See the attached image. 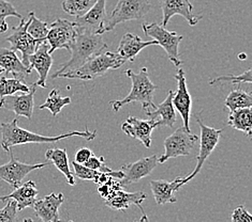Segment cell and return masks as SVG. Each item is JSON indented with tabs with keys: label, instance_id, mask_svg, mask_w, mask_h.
<instances>
[{
	"label": "cell",
	"instance_id": "cell-28",
	"mask_svg": "<svg viewBox=\"0 0 252 222\" xmlns=\"http://www.w3.org/2000/svg\"><path fill=\"white\" fill-rule=\"evenodd\" d=\"M71 104V98L65 97L63 98L57 89H53L47 97L45 103L39 107L40 110L47 109L50 110L54 117H56L59 112L62 111L63 108Z\"/></svg>",
	"mask_w": 252,
	"mask_h": 222
},
{
	"label": "cell",
	"instance_id": "cell-27",
	"mask_svg": "<svg viewBox=\"0 0 252 222\" xmlns=\"http://www.w3.org/2000/svg\"><path fill=\"white\" fill-rule=\"evenodd\" d=\"M45 158L47 160L52 161V164L55 165L57 169L63 174L65 179H67V183L70 186L75 185L74 175L72 174V171L70 170V167H69V159H68L67 149H65V148H50V149H47L46 153H45Z\"/></svg>",
	"mask_w": 252,
	"mask_h": 222
},
{
	"label": "cell",
	"instance_id": "cell-22",
	"mask_svg": "<svg viewBox=\"0 0 252 222\" xmlns=\"http://www.w3.org/2000/svg\"><path fill=\"white\" fill-rule=\"evenodd\" d=\"M153 45H158V43L155 40L143 41L139 35L127 32L124 34V37L121 40L117 53L122 58H124L126 61L133 62L140 51L146 49V47Z\"/></svg>",
	"mask_w": 252,
	"mask_h": 222
},
{
	"label": "cell",
	"instance_id": "cell-24",
	"mask_svg": "<svg viewBox=\"0 0 252 222\" xmlns=\"http://www.w3.org/2000/svg\"><path fill=\"white\" fill-rule=\"evenodd\" d=\"M182 176H178L172 182L166 181H152L151 188L156 203L158 205H164V204H174L176 203L177 199L175 197L176 191L182 188Z\"/></svg>",
	"mask_w": 252,
	"mask_h": 222
},
{
	"label": "cell",
	"instance_id": "cell-38",
	"mask_svg": "<svg viewBox=\"0 0 252 222\" xmlns=\"http://www.w3.org/2000/svg\"><path fill=\"white\" fill-rule=\"evenodd\" d=\"M83 165H85L86 167L91 168V169L99 171V172H112L113 171L105 165L104 157H97V156H94V155L91 156L86 163H84Z\"/></svg>",
	"mask_w": 252,
	"mask_h": 222
},
{
	"label": "cell",
	"instance_id": "cell-34",
	"mask_svg": "<svg viewBox=\"0 0 252 222\" xmlns=\"http://www.w3.org/2000/svg\"><path fill=\"white\" fill-rule=\"evenodd\" d=\"M232 82L233 85H241L243 82L248 83V85H251L252 82V76H251V69L249 68L247 71H245L242 75H229V76H220V77H216L214 79L209 80V85H217V83H222V82Z\"/></svg>",
	"mask_w": 252,
	"mask_h": 222
},
{
	"label": "cell",
	"instance_id": "cell-39",
	"mask_svg": "<svg viewBox=\"0 0 252 222\" xmlns=\"http://www.w3.org/2000/svg\"><path fill=\"white\" fill-rule=\"evenodd\" d=\"M231 220L233 222H252V216L244 205H239L234 209Z\"/></svg>",
	"mask_w": 252,
	"mask_h": 222
},
{
	"label": "cell",
	"instance_id": "cell-6",
	"mask_svg": "<svg viewBox=\"0 0 252 222\" xmlns=\"http://www.w3.org/2000/svg\"><path fill=\"white\" fill-rule=\"evenodd\" d=\"M143 31L145 32L147 37L157 42L158 45H160L166 51L169 60L175 67H181L183 61L179 57L178 46L184 39L183 35L174 31H169L161 24L157 23H144Z\"/></svg>",
	"mask_w": 252,
	"mask_h": 222
},
{
	"label": "cell",
	"instance_id": "cell-17",
	"mask_svg": "<svg viewBox=\"0 0 252 222\" xmlns=\"http://www.w3.org/2000/svg\"><path fill=\"white\" fill-rule=\"evenodd\" d=\"M175 79L177 80V83H178V89H177L176 94L173 95V105L183 119L184 127L188 131H191L190 113H191L192 99H191V95L188 91L187 81H186V75L183 69H178L177 74L175 75Z\"/></svg>",
	"mask_w": 252,
	"mask_h": 222
},
{
	"label": "cell",
	"instance_id": "cell-7",
	"mask_svg": "<svg viewBox=\"0 0 252 222\" xmlns=\"http://www.w3.org/2000/svg\"><path fill=\"white\" fill-rule=\"evenodd\" d=\"M199 139V136L188 131L184 126L178 127L164 140V154L158 157V164H164L179 156H189Z\"/></svg>",
	"mask_w": 252,
	"mask_h": 222
},
{
	"label": "cell",
	"instance_id": "cell-32",
	"mask_svg": "<svg viewBox=\"0 0 252 222\" xmlns=\"http://www.w3.org/2000/svg\"><path fill=\"white\" fill-rule=\"evenodd\" d=\"M97 0H64L63 9L71 16H82L91 9Z\"/></svg>",
	"mask_w": 252,
	"mask_h": 222
},
{
	"label": "cell",
	"instance_id": "cell-10",
	"mask_svg": "<svg viewBox=\"0 0 252 222\" xmlns=\"http://www.w3.org/2000/svg\"><path fill=\"white\" fill-rule=\"evenodd\" d=\"M29 24V20L26 21L23 17L19 25L13 28V31L5 38V41H8L11 44V49L14 51H21L22 52V62L28 68V58L34 52V50L38 49L40 44L46 41H39L33 39L31 34L27 32V26ZM29 69V68H28Z\"/></svg>",
	"mask_w": 252,
	"mask_h": 222
},
{
	"label": "cell",
	"instance_id": "cell-40",
	"mask_svg": "<svg viewBox=\"0 0 252 222\" xmlns=\"http://www.w3.org/2000/svg\"><path fill=\"white\" fill-rule=\"evenodd\" d=\"M93 155H94V153L91 148H82L75 153V160L74 161H76V163H79V164H84V163H86L88 158Z\"/></svg>",
	"mask_w": 252,
	"mask_h": 222
},
{
	"label": "cell",
	"instance_id": "cell-11",
	"mask_svg": "<svg viewBox=\"0 0 252 222\" xmlns=\"http://www.w3.org/2000/svg\"><path fill=\"white\" fill-rule=\"evenodd\" d=\"M10 155V160L9 163L0 166V179H2L5 183H8L12 188H16L22 184L23 179L25 178L29 173L42 169V168L50 166L52 163H42V164H34V165H29V164H24L21 163L20 160H17L13 152H12V148L7 151Z\"/></svg>",
	"mask_w": 252,
	"mask_h": 222
},
{
	"label": "cell",
	"instance_id": "cell-13",
	"mask_svg": "<svg viewBox=\"0 0 252 222\" xmlns=\"http://www.w3.org/2000/svg\"><path fill=\"white\" fill-rule=\"evenodd\" d=\"M28 92H22V94H11L0 99V108L13 111L16 117H25L32 120L34 108V93L37 90V83L29 86Z\"/></svg>",
	"mask_w": 252,
	"mask_h": 222
},
{
	"label": "cell",
	"instance_id": "cell-2",
	"mask_svg": "<svg viewBox=\"0 0 252 222\" xmlns=\"http://www.w3.org/2000/svg\"><path fill=\"white\" fill-rule=\"evenodd\" d=\"M106 49L107 44L102 38V34L77 31L75 40L70 49V60L59 67V70L53 75V78L55 79L59 75L76 70L89 58L104 51Z\"/></svg>",
	"mask_w": 252,
	"mask_h": 222
},
{
	"label": "cell",
	"instance_id": "cell-35",
	"mask_svg": "<svg viewBox=\"0 0 252 222\" xmlns=\"http://www.w3.org/2000/svg\"><path fill=\"white\" fill-rule=\"evenodd\" d=\"M72 166H73L75 176L79 177L80 179H83V181H94L97 178L98 174L100 173L99 171L93 170L85 165L76 163V161H73Z\"/></svg>",
	"mask_w": 252,
	"mask_h": 222
},
{
	"label": "cell",
	"instance_id": "cell-41",
	"mask_svg": "<svg viewBox=\"0 0 252 222\" xmlns=\"http://www.w3.org/2000/svg\"><path fill=\"white\" fill-rule=\"evenodd\" d=\"M2 72H3V71H2V69H0V74H1V73H2Z\"/></svg>",
	"mask_w": 252,
	"mask_h": 222
},
{
	"label": "cell",
	"instance_id": "cell-36",
	"mask_svg": "<svg viewBox=\"0 0 252 222\" xmlns=\"http://www.w3.org/2000/svg\"><path fill=\"white\" fill-rule=\"evenodd\" d=\"M5 202V206L0 209V222H14L17 220V204L13 199Z\"/></svg>",
	"mask_w": 252,
	"mask_h": 222
},
{
	"label": "cell",
	"instance_id": "cell-25",
	"mask_svg": "<svg viewBox=\"0 0 252 222\" xmlns=\"http://www.w3.org/2000/svg\"><path fill=\"white\" fill-rule=\"evenodd\" d=\"M173 95L174 92L170 90L166 99L160 105L156 106L154 109L145 111L146 115L153 120H157V118H160V120H158L159 127H161V126L174 127V125L176 123L177 117L175 107L173 105Z\"/></svg>",
	"mask_w": 252,
	"mask_h": 222
},
{
	"label": "cell",
	"instance_id": "cell-18",
	"mask_svg": "<svg viewBox=\"0 0 252 222\" xmlns=\"http://www.w3.org/2000/svg\"><path fill=\"white\" fill-rule=\"evenodd\" d=\"M49 44L46 42H43L38 46V49L34 50L32 55L28 58V68L31 71L35 70L38 73L39 79L35 81V83L41 88H46V79L53 65V58L49 52Z\"/></svg>",
	"mask_w": 252,
	"mask_h": 222
},
{
	"label": "cell",
	"instance_id": "cell-26",
	"mask_svg": "<svg viewBox=\"0 0 252 222\" xmlns=\"http://www.w3.org/2000/svg\"><path fill=\"white\" fill-rule=\"evenodd\" d=\"M227 125L230 127L241 130L247 137H252V110L251 107L239 108L233 111H230Z\"/></svg>",
	"mask_w": 252,
	"mask_h": 222
},
{
	"label": "cell",
	"instance_id": "cell-14",
	"mask_svg": "<svg viewBox=\"0 0 252 222\" xmlns=\"http://www.w3.org/2000/svg\"><path fill=\"white\" fill-rule=\"evenodd\" d=\"M162 24L165 27L174 15H181L189 23L190 26H195L202 20V14H195L193 5L190 0H161Z\"/></svg>",
	"mask_w": 252,
	"mask_h": 222
},
{
	"label": "cell",
	"instance_id": "cell-30",
	"mask_svg": "<svg viewBox=\"0 0 252 222\" xmlns=\"http://www.w3.org/2000/svg\"><path fill=\"white\" fill-rule=\"evenodd\" d=\"M29 89L31 87L17 78H8L7 76L0 77V99L17 92H28Z\"/></svg>",
	"mask_w": 252,
	"mask_h": 222
},
{
	"label": "cell",
	"instance_id": "cell-21",
	"mask_svg": "<svg viewBox=\"0 0 252 222\" xmlns=\"http://www.w3.org/2000/svg\"><path fill=\"white\" fill-rule=\"evenodd\" d=\"M0 69H2L5 76L12 75L13 78L23 81L32 73V71L17 57L16 52L11 49H0Z\"/></svg>",
	"mask_w": 252,
	"mask_h": 222
},
{
	"label": "cell",
	"instance_id": "cell-8",
	"mask_svg": "<svg viewBox=\"0 0 252 222\" xmlns=\"http://www.w3.org/2000/svg\"><path fill=\"white\" fill-rule=\"evenodd\" d=\"M196 122L201 128V146H200L199 155L196 156L197 163H196L194 171L191 174H189L187 177L183 178L182 186L190 182L191 179H193L197 174H199V172L202 170L204 163H205L206 159L209 157V155L213 153L216 147L218 146L220 137L222 133H223V129H217L205 125L197 116H196Z\"/></svg>",
	"mask_w": 252,
	"mask_h": 222
},
{
	"label": "cell",
	"instance_id": "cell-23",
	"mask_svg": "<svg viewBox=\"0 0 252 222\" xmlns=\"http://www.w3.org/2000/svg\"><path fill=\"white\" fill-rule=\"evenodd\" d=\"M39 194L37 185L33 181H28L21 184L19 187L14 188V190L8 196L0 197V201L5 202L10 199L15 200L17 204V211H23L27 207H32L34 202L37 201V196Z\"/></svg>",
	"mask_w": 252,
	"mask_h": 222
},
{
	"label": "cell",
	"instance_id": "cell-1",
	"mask_svg": "<svg viewBox=\"0 0 252 222\" xmlns=\"http://www.w3.org/2000/svg\"><path fill=\"white\" fill-rule=\"evenodd\" d=\"M19 117H15L13 121L10 123H2L0 125V133H1V148L5 152L16 146L27 145V143H53L59 140L67 139L70 137H82L88 141L94 140L97 136V131L89 130L87 127L84 131H70L67 134H62L55 137H47L32 133L27 129H24L17 125Z\"/></svg>",
	"mask_w": 252,
	"mask_h": 222
},
{
	"label": "cell",
	"instance_id": "cell-12",
	"mask_svg": "<svg viewBox=\"0 0 252 222\" xmlns=\"http://www.w3.org/2000/svg\"><path fill=\"white\" fill-rule=\"evenodd\" d=\"M105 5L106 0H97L85 14L77 16L73 22L77 31L103 34L104 25L107 21Z\"/></svg>",
	"mask_w": 252,
	"mask_h": 222
},
{
	"label": "cell",
	"instance_id": "cell-20",
	"mask_svg": "<svg viewBox=\"0 0 252 222\" xmlns=\"http://www.w3.org/2000/svg\"><path fill=\"white\" fill-rule=\"evenodd\" d=\"M64 201L63 194H51L45 196L42 200H37L33 204V211L35 216L43 222H58L59 207Z\"/></svg>",
	"mask_w": 252,
	"mask_h": 222
},
{
	"label": "cell",
	"instance_id": "cell-29",
	"mask_svg": "<svg viewBox=\"0 0 252 222\" xmlns=\"http://www.w3.org/2000/svg\"><path fill=\"white\" fill-rule=\"evenodd\" d=\"M252 106V97L250 92L244 91L241 89L233 90L225 99V107L229 108L230 111L239 108H246Z\"/></svg>",
	"mask_w": 252,
	"mask_h": 222
},
{
	"label": "cell",
	"instance_id": "cell-9",
	"mask_svg": "<svg viewBox=\"0 0 252 222\" xmlns=\"http://www.w3.org/2000/svg\"><path fill=\"white\" fill-rule=\"evenodd\" d=\"M76 34L77 30L73 22L64 19H57L49 26V32L46 35V42L50 45L49 52L52 55L55 50L62 49L70 51Z\"/></svg>",
	"mask_w": 252,
	"mask_h": 222
},
{
	"label": "cell",
	"instance_id": "cell-16",
	"mask_svg": "<svg viewBox=\"0 0 252 222\" xmlns=\"http://www.w3.org/2000/svg\"><path fill=\"white\" fill-rule=\"evenodd\" d=\"M158 166V156L152 155L144 157L132 164H126L122 168L124 176L119 179L123 187L140 182L142 178L151 175L155 168Z\"/></svg>",
	"mask_w": 252,
	"mask_h": 222
},
{
	"label": "cell",
	"instance_id": "cell-19",
	"mask_svg": "<svg viewBox=\"0 0 252 222\" xmlns=\"http://www.w3.org/2000/svg\"><path fill=\"white\" fill-rule=\"evenodd\" d=\"M146 200V194L142 193V191H136V193H127L125 191L124 188L118 189L105 199V205L112 209H115V211H125V209L129 208L131 204H134L137 207L141 209L143 214L142 220H148L146 217V214L144 212L142 207V203Z\"/></svg>",
	"mask_w": 252,
	"mask_h": 222
},
{
	"label": "cell",
	"instance_id": "cell-3",
	"mask_svg": "<svg viewBox=\"0 0 252 222\" xmlns=\"http://www.w3.org/2000/svg\"><path fill=\"white\" fill-rule=\"evenodd\" d=\"M125 74L132 81L130 93L123 99L111 101L113 111L117 112L122 107L130 103H141L144 111L154 109V94L158 87L151 80L146 68H142L139 73H134L132 70H127Z\"/></svg>",
	"mask_w": 252,
	"mask_h": 222
},
{
	"label": "cell",
	"instance_id": "cell-15",
	"mask_svg": "<svg viewBox=\"0 0 252 222\" xmlns=\"http://www.w3.org/2000/svg\"><path fill=\"white\" fill-rule=\"evenodd\" d=\"M157 127H159L158 120H142L135 117H129L122 124V130L126 135L139 140L147 148L152 146L153 130Z\"/></svg>",
	"mask_w": 252,
	"mask_h": 222
},
{
	"label": "cell",
	"instance_id": "cell-5",
	"mask_svg": "<svg viewBox=\"0 0 252 222\" xmlns=\"http://www.w3.org/2000/svg\"><path fill=\"white\" fill-rule=\"evenodd\" d=\"M152 9L149 0H118L111 17H107L104 33L112 31L119 24L143 19Z\"/></svg>",
	"mask_w": 252,
	"mask_h": 222
},
{
	"label": "cell",
	"instance_id": "cell-33",
	"mask_svg": "<svg viewBox=\"0 0 252 222\" xmlns=\"http://www.w3.org/2000/svg\"><path fill=\"white\" fill-rule=\"evenodd\" d=\"M17 17L22 19V15L16 11L14 5L10 3L7 0H0V32L3 33L8 30V24L5 22L7 17Z\"/></svg>",
	"mask_w": 252,
	"mask_h": 222
},
{
	"label": "cell",
	"instance_id": "cell-4",
	"mask_svg": "<svg viewBox=\"0 0 252 222\" xmlns=\"http://www.w3.org/2000/svg\"><path fill=\"white\" fill-rule=\"evenodd\" d=\"M126 63V60L118 53L110 51H102L89 58L80 68L59 75L58 78H69V79L94 80L95 78L104 76L109 70H117Z\"/></svg>",
	"mask_w": 252,
	"mask_h": 222
},
{
	"label": "cell",
	"instance_id": "cell-37",
	"mask_svg": "<svg viewBox=\"0 0 252 222\" xmlns=\"http://www.w3.org/2000/svg\"><path fill=\"white\" fill-rule=\"evenodd\" d=\"M123 186L119 182V179H116L114 177H111L109 181H106L105 183L99 184V188H98V193L100 196L103 197V199H106L109 197L114 191H116L118 189H122Z\"/></svg>",
	"mask_w": 252,
	"mask_h": 222
},
{
	"label": "cell",
	"instance_id": "cell-31",
	"mask_svg": "<svg viewBox=\"0 0 252 222\" xmlns=\"http://www.w3.org/2000/svg\"><path fill=\"white\" fill-rule=\"evenodd\" d=\"M29 24L27 26V32L35 40L46 41V35L49 32V24L39 20L34 12H29Z\"/></svg>",
	"mask_w": 252,
	"mask_h": 222
}]
</instances>
